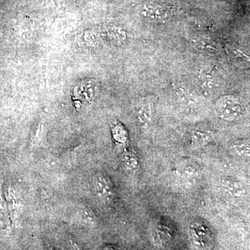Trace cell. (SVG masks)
<instances>
[{
    "instance_id": "cell-1",
    "label": "cell",
    "mask_w": 250,
    "mask_h": 250,
    "mask_svg": "<svg viewBox=\"0 0 250 250\" xmlns=\"http://www.w3.org/2000/svg\"><path fill=\"white\" fill-rule=\"evenodd\" d=\"M215 108L219 118L228 122L237 121L246 111L239 99L233 95H225L219 98L215 103Z\"/></svg>"
},
{
    "instance_id": "cell-2",
    "label": "cell",
    "mask_w": 250,
    "mask_h": 250,
    "mask_svg": "<svg viewBox=\"0 0 250 250\" xmlns=\"http://www.w3.org/2000/svg\"><path fill=\"white\" fill-rule=\"evenodd\" d=\"M93 190L99 200L104 204H110L114 200V185L111 179L106 174L98 173L93 179Z\"/></svg>"
},
{
    "instance_id": "cell-3",
    "label": "cell",
    "mask_w": 250,
    "mask_h": 250,
    "mask_svg": "<svg viewBox=\"0 0 250 250\" xmlns=\"http://www.w3.org/2000/svg\"><path fill=\"white\" fill-rule=\"evenodd\" d=\"M99 84L92 79L81 81L72 90L73 99L80 104H91L96 99L99 93Z\"/></svg>"
},
{
    "instance_id": "cell-4",
    "label": "cell",
    "mask_w": 250,
    "mask_h": 250,
    "mask_svg": "<svg viewBox=\"0 0 250 250\" xmlns=\"http://www.w3.org/2000/svg\"><path fill=\"white\" fill-rule=\"evenodd\" d=\"M190 236L192 244L197 249L205 250L211 243V233L207 225L202 222H195L190 227Z\"/></svg>"
},
{
    "instance_id": "cell-5",
    "label": "cell",
    "mask_w": 250,
    "mask_h": 250,
    "mask_svg": "<svg viewBox=\"0 0 250 250\" xmlns=\"http://www.w3.org/2000/svg\"><path fill=\"white\" fill-rule=\"evenodd\" d=\"M141 15L148 21L160 22L165 21L170 16V13L162 5L147 2L141 6Z\"/></svg>"
},
{
    "instance_id": "cell-6",
    "label": "cell",
    "mask_w": 250,
    "mask_h": 250,
    "mask_svg": "<svg viewBox=\"0 0 250 250\" xmlns=\"http://www.w3.org/2000/svg\"><path fill=\"white\" fill-rule=\"evenodd\" d=\"M104 37L115 45H124L127 41V34L123 28L117 25H108L104 28Z\"/></svg>"
},
{
    "instance_id": "cell-7",
    "label": "cell",
    "mask_w": 250,
    "mask_h": 250,
    "mask_svg": "<svg viewBox=\"0 0 250 250\" xmlns=\"http://www.w3.org/2000/svg\"><path fill=\"white\" fill-rule=\"evenodd\" d=\"M220 186L225 193L234 198H241L246 193L243 184L234 179L225 177L222 179Z\"/></svg>"
},
{
    "instance_id": "cell-8",
    "label": "cell",
    "mask_w": 250,
    "mask_h": 250,
    "mask_svg": "<svg viewBox=\"0 0 250 250\" xmlns=\"http://www.w3.org/2000/svg\"><path fill=\"white\" fill-rule=\"evenodd\" d=\"M153 241L159 246H163L170 241L172 237V229L165 223H158L152 231Z\"/></svg>"
},
{
    "instance_id": "cell-9",
    "label": "cell",
    "mask_w": 250,
    "mask_h": 250,
    "mask_svg": "<svg viewBox=\"0 0 250 250\" xmlns=\"http://www.w3.org/2000/svg\"><path fill=\"white\" fill-rule=\"evenodd\" d=\"M136 117L142 126H147L152 121V105L148 100H142L136 108Z\"/></svg>"
},
{
    "instance_id": "cell-10",
    "label": "cell",
    "mask_w": 250,
    "mask_h": 250,
    "mask_svg": "<svg viewBox=\"0 0 250 250\" xmlns=\"http://www.w3.org/2000/svg\"><path fill=\"white\" fill-rule=\"evenodd\" d=\"M213 136L209 131L205 130L195 129L190 134V141L192 146L196 147H201L213 141Z\"/></svg>"
},
{
    "instance_id": "cell-11",
    "label": "cell",
    "mask_w": 250,
    "mask_h": 250,
    "mask_svg": "<svg viewBox=\"0 0 250 250\" xmlns=\"http://www.w3.org/2000/svg\"><path fill=\"white\" fill-rule=\"evenodd\" d=\"M125 170L130 173H134L139 169V160L137 156L132 152H126L122 158Z\"/></svg>"
},
{
    "instance_id": "cell-12",
    "label": "cell",
    "mask_w": 250,
    "mask_h": 250,
    "mask_svg": "<svg viewBox=\"0 0 250 250\" xmlns=\"http://www.w3.org/2000/svg\"><path fill=\"white\" fill-rule=\"evenodd\" d=\"M231 150L237 156L248 158L250 156V148L249 141H241L233 143L231 147Z\"/></svg>"
},
{
    "instance_id": "cell-13",
    "label": "cell",
    "mask_w": 250,
    "mask_h": 250,
    "mask_svg": "<svg viewBox=\"0 0 250 250\" xmlns=\"http://www.w3.org/2000/svg\"><path fill=\"white\" fill-rule=\"evenodd\" d=\"M83 39L89 47H97L101 41V36L98 31L90 30L84 33Z\"/></svg>"
},
{
    "instance_id": "cell-14",
    "label": "cell",
    "mask_w": 250,
    "mask_h": 250,
    "mask_svg": "<svg viewBox=\"0 0 250 250\" xmlns=\"http://www.w3.org/2000/svg\"><path fill=\"white\" fill-rule=\"evenodd\" d=\"M80 216L82 221L89 226H95L97 223L96 215L93 210L88 208H82L80 210Z\"/></svg>"
},
{
    "instance_id": "cell-15",
    "label": "cell",
    "mask_w": 250,
    "mask_h": 250,
    "mask_svg": "<svg viewBox=\"0 0 250 250\" xmlns=\"http://www.w3.org/2000/svg\"><path fill=\"white\" fill-rule=\"evenodd\" d=\"M201 86L202 90L207 93L214 91L216 89L217 81L213 77H205V78L202 79Z\"/></svg>"
},
{
    "instance_id": "cell-16",
    "label": "cell",
    "mask_w": 250,
    "mask_h": 250,
    "mask_svg": "<svg viewBox=\"0 0 250 250\" xmlns=\"http://www.w3.org/2000/svg\"><path fill=\"white\" fill-rule=\"evenodd\" d=\"M113 138L120 143H125L126 140V131L121 125H116L113 129Z\"/></svg>"
},
{
    "instance_id": "cell-17",
    "label": "cell",
    "mask_w": 250,
    "mask_h": 250,
    "mask_svg": "<svg viewBox=\"0 0 250 250\" xmlns=\"http://www.w3.org/2000/svg\"><path fill=\"white\" fill-rule=\"evenodd\" d=\"M104 250H117V249L114 246H106L104 247Z\"/></svg>"
},
{
    "instance_id": "cell-18",
    "label": "cell",
    "mask_w": 250,
    "mask_h": 250,
    "mask_svg": "<svg viewBox=\"0 0 250 250\" xmlns=\"http://www.w3.org/2000/svg\"><path fill=\"white\" fill-rule=\"evenodd\" d=\"M49 250H54V249H52V248H50Z\"/></svg>"
}]
</instances>
